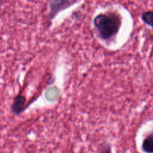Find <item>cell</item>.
Here are the masks:
<instances>
[{
	"label": "cell",
	"instance_id": "1",
	"mask_svg": "<svg viewBox=\"0 0 153 153\" xmlns=\"http://www.w3.org/2000/svg\"><path fill=\"white\" fill-rule=\"evenodd\" d=\"M121 24V17L114 11L99 13L93 19V25L97 36L106 42H111L115 38Z\"/></svg>",
	"mask_w": 153,
	"mask_h": 153
},
{
	"label": "cell",
	"instance_id": "2",
	"mask_svg": "<svg viewBox=\"0 0 153 153\" xmlns=\"http://www.w3.org/2000/svg\"><path fill=\"white\" fill-rule=\"evenodd\" d=\"M79 0H48V11L47 19L52 21L60 12L78 3Z\"/></svg>",
	"mask_w": 153,
	"mask_h": 153
},
{
	"label": "cell",
	"instance_id": "3",
	"mask_svg": "<svg viewBox=\"0 0 153 153\" xmlns=\"http://www.w3.org/2000/svg\"><path fill=\"white\" fill-rule=\"evenodd\" d=\"M26 103V97L21 93H19L13 99L11 105V112L16 115L23 112L27 107Z\"/></svg>",
	"mask_w": 153,
	"mask_h": 153
},
{
	"label": "cell",
	"instance_id": "4",
	"mask_svg": "<svg viewBox=\"0 0 153 153\" xmlns=\"http://www.w3.org/2000/svg\"><path fill=\"white\" fill-rule=\"evenodd\" d=\"M142 149L146 153H153V133L148 134L143 140Z\"/></svg>",
	"mask_w": 153,
	"mask_h": 153
},
{
	"label": "cell",
	"instance_id": "5",
	"mask_svg": "<svg viewBox=\"0 0 153 153\" xmlns=\"http://www.w3.org/2000/svg\"><path fill=\"white\" fill-rule=\"evenodd\" d=\"M142 22L151 27L153 29V11H146L143 12L141 15Z\"/></svg>",
	"mask_w": 153,
	"mask_h": 153
},
{
	"label": "cell",
	"instance_id": "6",
	"mask_svg": "<svg viewBox=\"0 0 153 153\" xmlns=\"http://www.w3.org/2000/svg\"><path fill=\"white\" fill-rule=\"evenodd\" d=\"M100 153H111L110 146L108 145L103 146L100 151Z\"/></svg>",
	"mask_w": 153,
	"mask_h": 153
}]
</instances>
